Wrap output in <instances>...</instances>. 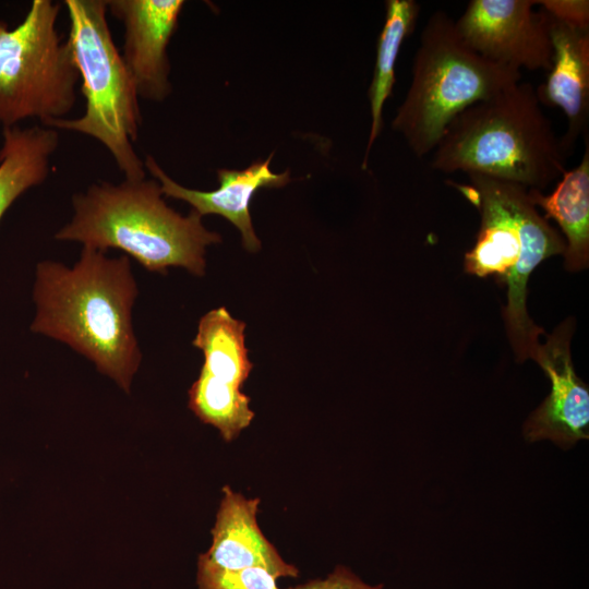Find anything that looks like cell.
I'll return each instance as SVG.
<instances>
[{"instance_id": "1", "label": "cell", "mask_w": 589, "mask_h": 589, "mask_svg": "<svg viewBox=\"0 0 589 589\" xmlns=\"http://www.w3.org/2000/svg\"><path fill=\"white\" fill-rule=\"evenodd\" d=\"M136 296L125 255L108 257L83 248L72 267L43 261L36 268L31 330L67 344L128 393L142 357L132 325Z\"/></svg>"}, {"instance_id": "2", "label": "cell", "mask_w": 589, "mask_h": 589, "mask_svg": "<svg viewBox=\"0 0 589 589\" xmlns=\"http://www.w3.org/2000/svg\"><path fill=\"white\" fill-rule=\"evenodd\" d=\"M567 152L521 81L466 108L433 151V169L462 171L540 190L563 175Z\"/></svg>"}, {"instance_id": "3", "label": "cell", "mask_w": 589, "mask_h": 589, "mask_svg": "<svg viewBox=\"0 0 589 589\" xmlns=\"http://www.w3.org/2000/svg\"><path fill=\"white\" fill-rule=\"evenodd\" d=\"M71 220L55 238L106 252L118 249L152 272L179 266L205 273V250L221 237L207 230L194 211L182 216L167 205L154 178L115 184L100 181L72 196Z\"/></svg>"}, {"instance_id": "4", "label": "cell", "mask_w": 589, "mask_h": 589, "mask_svg": "<svg viewBox=\"0 0 589 589\" xmlns=\"http://www.w3.org/2000/svg\"><path fill=\"white\" fill-rule=\"evenodd\" d=\"M520 81L521 71L479 56L447 13L436 11L421 31L411 82L392 128L417 157H423L466 108Z\"/></svg>"}, {"instance_id": "5", "label": "cell", "mask_w": 589, "mask_h": 589, "mask_svg": "<svg viewBox=\"0 0 589 589\" xmlns=\"http://www.w3.org/2000/svg\"><path fill=\"white\" fill-rule=\"evenodd\" d=\"M73 59L82 79L85 110L81 117L45 127L89 136L109 152L124 179L146 178L136 141L142 123L134 83L118 51L107 21V0H64Z\"/></svg>"}, {"instance_id": "6", "label": "cell", "mask_w": 589, "mask_h": 589, "mask_svg": "<svg viewBox=\"0 0 589 589\" xmlns=\"http://www.w3.org/2000/svg\"><path fill=\"white\" fill-rule=\"evenodd\" d=\"M61 4L34 0L15 27L0 20V124L65 118L80 80L70 44L57 28Z\"/></svg>"}, {"instance_id": "7", "label": "cell", "mask_w": 589, "mask_h": 589, "mask_svg": "<svg viewBox=\"0 0 589 589\" xmlns=\"http://www.w3.org/2000/svg\"><path fill=\"white\" fill-rule=\"evenodd\" d=\"M534 0H471L455 21L461 39L482 58L517 70H549L552 44L545 12Z\"/></svg>"}, {"instance_id": "8", "label": "cell", "mask_w": 589, "mask_h": 589, "mask_svg": "<svg viewBox=\"0 0 589 589\" xmlns=\"http://www.w3.org/2000/svg\"><path fill=\"white\" fill-rule=\"evenodd\" d=\"M468 177L469 184L456 187L478 207L481 224L473 248L465 255V269L478 277L494 275L505 280L538 211L522 185L474 173Z\"/></svg>"}, {"instance_id": "9", "label": "cell", "mask_w": 589, "mask_h": 589, "mask_svg": "<svg viewBox=\"0 0 589 589\" xmlns=\"http://www.w3.org/2000/svg\"><path fill=\"white\" fill-rule=\"evenodd\" d=\"M124 29L122 60L139 98L164 101L172 91L167 47L177 28L182 0H107Z\"/></svg>"}, {"instance_id": "10", "label": "cell", "mask_w": 589, "mask_h": 589, "mask_svg": "<svg viewBox=\"0 0 589 589\" xmlns=\"http://www.w3.org/2000/svg\"><path fill=\"white\" fill-rule=\"evenodd\" d=\"M572 334L573 321H565L537 348L533 359L550 378L551 390L524 425L529 442L550 440L568 448L589 437V389L574 370Z\"/></svg>"}, {"instance_id": "11", "label": "cell", "mask_w": 589, "mask_h": 589, "mask_svg": "<svg viewBox=\"0 0 589 589\" xmlns=\"http://www.w3.org/2000/svg\"><path fill=\"white\" fill-rule=\"evenodd\" d=\"M273 155L242 170L218 169L219 187L213 191H201L179 184L151 155L146 156L144 165L152 178L158 181L165 196L187 202L201 217L219 215L228 219L239 229L243 248L249 252H257L261 250V241L252 225L250 214L252 197L261 189L281 188L290 181L289 170L281 173L272 171L269 165Z\"/></svg>"}, {"instance_id": "12", "label": "cell", "mask_w": 589, "mask_h": 589, "mask_svg": "<svg viewBox=\"0 0 589 589\" xmlns=\"http://www.w3.org/2000/svg\"><path fill=\"white\" fill-rule=\"evenodd\" d=\"M552 61L545 81L536 88L540 104L561 109L567 131L561 139L569 153L577 139L587 132L589 118V27L550 16Z\"/></svg>"}, {"instance_id": "13", "label": "cell", "mask_w": 589, "mask_h": 589, "mask_svg": "<svg viewBox=\"0 0 589 589\" xmlns=\"http://www.w3.org/2000/svg\"><path fill=\"white\" fill-rule=\"evenodd\" d=\"M223 493L212 530V545L202 555L213 565L226 569L259 566L277 578L297 577L296 566L281 558L257 526L260 498H247L227 485Z\"/></svg>"}, {"instance_id": "14", "label": "cell", "mask_w": 589, "mask_h": 589, "mask_svg": "<svg viewBox=\"0 0 589 589\" xmlns=\"http://www.w3.org/2000/svg\"><path fill=\"white\" fill-rule=\"evenodd\" d=\"M565 242L538 212L531 217L524 244L505 281L508 287L504 311L508 338L519 361L532 358L543 329L529 317L526 308L527 284L530 274L545 259L564 253Z\"/></svg>"}, {"instance_id": "15", "label": "cell", "mask_w": 589, "mask_h": 589, "mask_svg": "<svg viewBox=\"0 0 589 589\" xmlns=\"http://www.w3.org/2000/svg\"><path fill=\"white\" fill-rule=\"evenodd\" d=\"M60 143L58 130L45 125L5 127L0 147V220L26 191L44 183Z\"/></svg>"}, {"instance_id": "16", "label": "cell", "mask_w": 589, "mask_h": 589, "mask_svg": "<svg viewBox=\"0 0 589 589\" xmlns=\"http://www.w3.org/2000/svg\"><path fill=\"white\" fill-rule=\"evenodd\" d=\"M534 206H540L544 218H553L566 238L565 267L569 271L586 268L589 263V145L580 163L565 170L549 195L529 189Z\"/></svg>"}, {"instance_id": "17", "label": "cell", "mask_w": 589, "mask_h": 589, "mask_svg": "<svg viewBox=\"0 0 589 589\" xmlns=\"http://www.w3.org/2000/svg\"><path fill=\"white\" fill-rule=\"evenodd\" d=\"M244 329L245 323L232 317L225 306L204 314L192 341L204 356L201 373L241 388L253 368L244 342Z\"/></svg>"}, {"instance_id": "18", "label": "cell", "mask_w": 589, "mask_h": 589, "mask_svg": "<svg viewBox=\"0 0 589 589\" xmlns=\"http://www.w3.org/2000/svg\"><path fill=\"white\" fill-rule=\"evenodd\" d=\"M420 4L413 0H387L385 22L377 39L376 58L369 88L371 129L362 168L383 127V108L395 84L396 61L405 39L414 29Z\"/></svg>"}, {"instance_id": "19", "label": "cell", "mask_w": 589, "mask_h": 589, "mask_svg": "<svg viewBox=\"0 0 589 589\" xmlns=\"http://www.w3.org/2000/svg\"><path fill=\"white\" fill-rule=\"evenodd\" d=\"M189 408L206 424L219 430L227 442L250 425L254 412L241 388L220 383L200 373L189 390Z\"/></svg>"}, {"instance_id": "20", "label": "cell", "mask_w": 589, "mask_h": 589, "mask_svg": "<svg viewBox=\"0 0 589 589\" xmlns=\"http://www.w3.org/2000/svg\"><path fill=\"white\" fill-rule=\"evenodd\" d=\"M276 579L274 574L263 567L226 569L213 565L202 554L199 556L200 589H279Z\"/></svg>"}, {"instance_id": "21", "label": "cell", "mask_w": 589, "mask_h": 589, "mask_svg": "<svg viewBox=\"0 0 589 589\" xmlns=\"http://www.w3.org/2000/svg\"><path fill=\"white\" fill-rule=\"evenodd\" d=\"M543 11L550 16L577 26L589 27V1L541 0Z\"/></svg>"}, {"instance_id": "22", "label": "cell", "mask_w": 589, "mask_h": 589, "mask_svg": "<svg viewBox=\"0 0 589 589\" xmlns=\"http://www.w3.org/2000/svg\"><path fill=\"white\" fill-rule=\"evenodd\" d=\"M289 589H384L383 585L371 586L363 582L350 569L337 566L325 579L312 580Z\"/></svg>"}]
</instances>
